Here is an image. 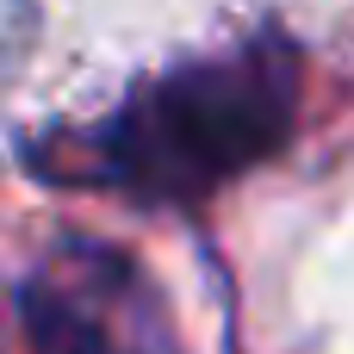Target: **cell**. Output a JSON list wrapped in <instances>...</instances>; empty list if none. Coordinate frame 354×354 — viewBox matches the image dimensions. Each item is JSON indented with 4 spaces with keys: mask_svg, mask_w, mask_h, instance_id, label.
I'll return each instance as SVG.
<instances>
[{
    "mask_svg": "<svg viewBox=\"0 0 354 354\" xmlns=\"http://www.w3.org/2000/svg\"><path fill=\"white\" fill-rule=\"evenodd\" d=\"M19 324L37 354H205L156 261L87 230L37 255L19 286Z\"/></svg>",
    "mask_w": 354,
    "mask_h": 354,
    "instance_id": "obj_2",
    "label": "cell"
},
{
    "mask_svg": "<svg viewBox=\"0 0 354 354\" xmlns=\"http://www.w3.org/2000/svg\"><path fill=\"white\" fill-rule=\"evenodd\" d=\"M305 112V50L261 25L224 50L143 75L112 112L25 143V168L62 193H106L137 212H199L243 174L286 156Z\"/></svg>",
    "mask_w": 354,
    "mask_h": 354,
    "instance_id": "obj_1",
    "label": "cell"
}]
</instances>
